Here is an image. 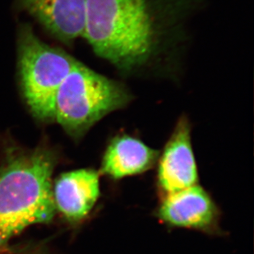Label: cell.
<instances>
[{"label":"cell","mask_w":254,"mask_h":254,"mask_svg":"<svg viewBox=\"0 0 254 254\" xmlns=\"http://www.w3.org/2000/svg\"><path fill=\"white\" fill-rule=\"evenodd\" d=\"M191 0H86L83 36L125 74L155 64L176 41Z\"/></svg>","instance_id":"cell-1"},{"label":"cell","mask_w":254,"mask_h":254,"mask_svg":"<svg viewBox=\"0 0 254 254\" xmlns=\"http://www.w3.org/2000/svg\"><path fill=\"white\" fill-rule=\"evenodd\" d=\"M56 164V151L44 145L7 151L0 166V248L29 226L52 221Z\"/></svg>","instance_id":"cell-2"},{"label":"cell","mask_w":254,"mask_h":254,"mask_svg":"<svg viewBox=\"0 0 254 254\" xmlns=\"http://www.w3.org/2000/svg\"><path fill=\"white\" fill-rule=\"evenodd\" d=\"M131 100L122 83L77 61L58 88L54 118L70 137L79 140L101 119L125 108Z\"/></svg>","instance_id":"cell-3"},{"label":"cell","mask_w":254,"mask_h":254,"mask_svg":"<svg viewBox=\"0 0 254 254\" xmlns=\"http://www.w3.org/2000/svg\"><path fill=\"white\" fill-rule=\"evenodd\" d=\"M77 62L61 49L41 41L30 27H22L18 39L20 78L25 101L36 119L55 121L58 88Z\"/></svg>","instance_id":"cell-4"},{"label":"cell","mask_w":254,"mask_h":254,"mask_svg":"<svg viewBox=\"0 0 254 254\" xmlns=\"http://www.w3.org/2000/svg\"><path fill=\"white\" fill-rule=\"evenodd\" d=\"M157 185L162 197L198 185L190 120L183 115L157 161Z\"/></svg>","instance_id":"cell-5"},{"label":"cell","mask_w":254,"mask_h":254,"mask_svg":"<svg viewBox=\"0 0 254 254\" xmlns=\"http://www.w3.org/2000/svg\"><path fill=\"white\" fill-rule=\"evenodd\" d=\"M156 216L169 226L206 233L218 230L220 221L218 207L199 185L162 197Z\"/></svg>","instance_id":"cell-6"},{"label":"cell","mask_w":254,"mask_h":254,"mask_svg":"<svg viewBox=\"0 0 254 254\" xmlns=\"http://www.w3.org/2000/svg\"><path fill=\"white\" fill-rule=\"evenodd\" d=\"M99 171L80 169L63 173L53 182L52 193L56 211L71 224L87 217L101 195Z\"/></svg>","instance_id":"cell-7"},{"label":"cell","mask_w":254,"mask_h":254,"mask_svg":"<svg viewBox=\"0 0 254 254\" xmlns=\"http://www.w3.org/2000/svg\"><path fill=\"white\" fill-rule=\"evenodd\" d=\"M25 8L56 38L72 43L82 37L86 0H22Z\"/></svg>","instance_id":"cell-8"},{"label":"cell","mask_w":254,"mask_h":254,"mask_svg":"<svg viewBox=\"0 0 254 254\" xmlns=\"http://www.w3.org/2000/svg\"><path fill=\"white\" fill-rule=\"evenodd\" d=\"M159 156L160 151L137 137L120 135L106 147L99 173L115 180L140 175L153 168Z\"/></svg>","instance_id":"cell-9"},{"label":"cell","mask_w":254,"mask_h":254,"mask_svg":"<svg viewBox=\"0 0 254 254\" xmlns=\"http://www.w3.org/2000/svg\"><path fill=\"white\" fill-rule=\"evenodd\" d=\"M0 254H46L45 250L31 246V245H21L0 248Z\"/></svg>","instance_id":"cell-10"}]
</instances>
